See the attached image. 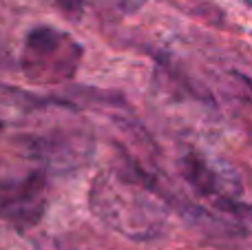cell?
<instances>
[{"label": "cell", "instance_id": "1", "mask_svg": "<svg viewBox=\"0 0 252 250\" xmlns=\"http://www.w3.org/2000/svg\"><path fill=\"white\" fill-rule=\"evenodd\" d=\"M47 211V180L40 171L27 177H0V219L18 230L33 228Z\"/></svg>", "mask_w": 252, "mask_h": 250}, {"label": "cell", "instance_id": "2", "mask_svg": "<svg viewBox=\"0 0 252 250\" xmlns=\"http://www.w3.org/2000/svg\"><path fill=\"white\" fill-rule=\"evenodd\" d=\"M27 66L40 69V73H51L53 78H69L75 71L82 49L69 33L53 27L40 25L31 29L25 38Z\"/></svg>", "mask_w": 252, "mask_h": 250}, {"label": "cell", "instance_id": "3", "mask_svg": "<svg viewBox=\"0 0 252 250\" xmlns=\"http://www.w3.org/2000/svg\"><path fill=\"white\" fill-rule=\"evenodd\" d=\"M2 128H4V124H2V120H0V131H2Z\"/></svg>", "mask_w": 252, "mask_h": 250}]
</instances>
